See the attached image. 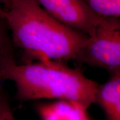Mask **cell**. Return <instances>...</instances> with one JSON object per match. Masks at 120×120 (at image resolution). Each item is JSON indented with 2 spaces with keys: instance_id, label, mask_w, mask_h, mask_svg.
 <instances>
[{
  "instance_id": "cell-3",
  "label": "cell",
  "mask_w": 120,
  "mask_h": 120,
  "mask_svg": "<svg viewBox=\"0 0 120 120\" xmlns=\"http://www.w3.org/2000/svg\"><path fill=\"white\" fill-rule=\"evenodd\" d=\"M76 61L104 69L110 76L120 73L119 17H107L102 19Z\"/></svg>"
},
{
  "instance_id": "cell-13",
  "label": "cell",
  "mask_w": 120,
  "mask_h": 120,
  "mask_svg": "<svg viewBox=\"0 0 120 120\" xmlns=\"http://www.w3.org/2000/svg\"></svg>"
},
{
  "instance_id": "cell-2",
  "label": "cell",
  "mask_w": 120,
  "mask_h": 120,
  "mask_svg": "<svg viewBox=\"0 0 120 120\" xmlns=\"http://www.w3.org/2000/svg\"><path fill=\"white\" fill-rule=\"evenodd\" d=\"M4 80L14 82L16 95L21 101L66 100L86 109L94 103L99 86L80 70L66 63L47 60L19 64L13 56L0 64V81Z\"/></svg>"
},
{
  "instance_id": "cell-6",
  "label": "cell",
  "mask_w": 120,
  "mask_h": 120,
  "mask_svg": "<svg viewBox=\"0 0 120 120\" xmlns=\"http://www.w3.org/2000/svg\"><path fill=\"white\" fill-rule=\"evenodd\" d=\"M37 109L42 120H92L86 109L66 100L38 104Z\"/></svg>"
},
{
  "instance_id": "cell-10",
  "label": "cell",
  "mask_w": 120,
  "mask_h": 120,
  "mask_svg": "<svg viewBox=\"0 0 120 120\" xmlns=\"http://www.w3.org/2000/svg\"><path fill=\"white\" fill-rule=\"evenodd\" d=\"M4 10H3L1 6V2H0V18L4 19Z\"/></svg>"
},
{
  "instance_id": "cell-8",
  "label": "cell",
  "mask_w": 120,
  "mask_h": 120,
  "mask_svg": "<svg viewBox=\"0 0 120 120\" xmlns=\"http://www.w3.org/2000/svg\"><path fill=\"white\" fill-rule=\"evenodd\" d=\"M7 28L4 19L0 18V64L4 60L13 56V43L8 35Z\"/></svg>"
},
{
  "instance_id": "cell-9",
  "label": "cell",
  "mask_w": 120,
  "mask_h": 120,
  "mask_svg": "<svg viewBox=\"0 0 120 120\" xmlns=\"http://www.w3.org/2000/svg\"><path fill=\"white\" fill-rule=\"evenodd\" d=\"M0 120H16L4 90L0 92Z\"/></svg>"
},
{
  "instance_id": "cell-5",
  "label": "cell",
  "mask_w": 120,
  "mask_h": 120,
  "mask_svg": "<svg viewBox=\"0 0 120 120\" xmlns=\"http://www.w3.org/2000/svg\"><path fill=\"white\" fill-rule=\"evenodd\" d=\"M94 103L102 109L107 120H120V73L99 85Z\"/></svg>"
},
{
  "instance_id": "cell-12",
  "label": "cell",
  "mask_w": 120,
  "mask_h": 120,
  "mask_svg": "<svg viewBox=\"0 0 120 120\" xmlns=\"http://www.w3.org/2000/svg\"><path fill=\"white\" fill-rule=\"evenodd\" d=\"M8 1H9V0H6V4H7V3H8Z\"/></svg>"
},
{
  "instance_id": "cell-7",
  "label": "cell",
  "mask_w": 120,
  "mask_h": 120,
  "mask_svg": "<svg viewBox=\"0 0 120 120\" xmlns=\"http://www.w3.org/2000/svg\"><path fill=\"white\" fill-rule=\"evenodd\" d=\"M94 12L103 17L120 16V0H85Z\"/></svg>"
},
{
  "instance_id": "cell-11",
  "label": "cell",
  "mask_w": 120,
  "mask_h": 120,
  "mask_svg": "<svg viewBox=\"0 0 120 120\" xmlns=\"http://www.w3.org/2000/svg\"><path fill=\"white\" fill-rule=\"evenodd\" d=\"M1 81H0V92H1V91H2L3 90V89H2V86H1Z\"/></svg>"
},
{
  "instance_id": "cell-4",
  "label": "cell",
  "mask_w": 120,
  "mask_h": 120,
  "mask_svg": "<svg viewBox=\"0 0 120 120\" xmlns=\"http://www.w3.org/2000/svg\"><path fill=\"white\" fill-rule=\"evenodd\" d=\"M60 23L92 37L105 17L94 12L85 0H36Z\"/></svg>"
},
{
  "instance_id": "cell-1",
  "label": "cell",
  "mask_w": 120,
  "mask_h": 120,
  "mask_svg": "<svg viewBox=\"0 0 120 120\" xmlns=\"http://www.w3.org/2000/svg\"><path fill=\"white\" fill-rule=\"evenodd\" d=\"M4 19L13 45L22 50L24 62L76 60L89 37L60 23L36 0H9Z\"/></svg>"
}]
</instances>
